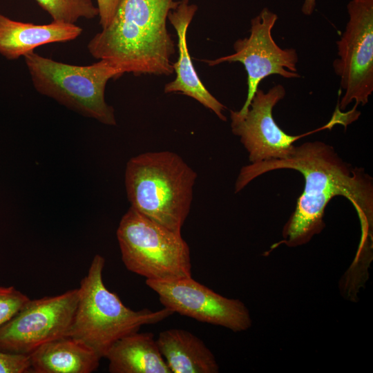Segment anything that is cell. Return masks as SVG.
Wrapping results in <instances>:
<instances>
[{
	"label": "cell",
	"instance_id": "obj_8",
	"mask_svg": "<svg viewBox=\"0 0 373 373\" xmlns=\"http://www.w3.org/2000/svg\"><path fill=\"white\" fill-rule=\"evenodd\" d=\"M278 15L267 8L251 20L250 35L238 39L233 44L234 53L213 60H205L209 66L223 62H240L247 74V95L239 111L244 115L258 88L260 83L268 76L278 75L284 78L300 77L296 64L298 56L292 48H282L273 39L271 31Z\"/></svg>",
	"mask_w": 373,
	"mask_h": 373
},
{
	"label": "cell",
	"instance_id": "obj_9",
	"mask_svg": "<svg viewBox=\"0 0 373 373\" xmlns=\"http://www.w3.org/2000/svg\"><path fill=\"white\" fill-rule=\"evenodd\" d=\"M78 288L55 296L30 300L0 328V350L28 355L44 343L69 336Z\"/></svg>",
	"mask_w": 373,
	"mask_h": 373
},
{
	"label": "cell",
	"instance_id": "obj_5",
	"mask_svg": "<svg viewBox=\"0 0 373 373\" xmlns=\"http://www.w3.org/2000/svg\"><path fill=\"white\" fill-rule=\"evenodd\" d=\"M34 88L38 93L78 113L111 126L116 125L114 108L105 101L111 79L124 75L100 59L87 66L66 64L32 52L24 57Z\"/></svg>",
	"mask_w": 373,
	"mask_h": 373
},
{
	"label": "cell",
	"instance_id": "obj_17",
	"mask_svg": "<svg viewBox=\"0 0 373 373\" xmlns=\"http://www.w3.org/2000/svg\"><path fill=\"white\" fill-rule=\"evenodd\" d=\"M53 21L75 23L80 18L91 19L99 15L91 0H35Z\"/></svg>",
	"mask_w": 373,
	"mask_h": 373
},
{
	"label": "cell",
	"instance_id": "obj_13",
	"mask_svg": "<svg viewBox=\"0 0 373 373\" xmlns=\"http://www.w3.org/2000/svg\"><path fill=\"white\" fill-rule=\"evenodd\" d=\"M82 28L75 23L52 21L35 24L15 21L0 13V54L17 59L41 46L67 42L81 35Z\"/></svg>",
	"mask_w": 373,
	"mask_h": 373
},
{
	"label": "cell",
	"instance_id": "obj_6",
	"mask_svg": "<svg viewBox=\"0 0 373 373\" xmlns=\"http://www.w3.org/2000/svg\"><path fill=\"white\" fill-rule=\"evenodd\" d=\"M117 238L122 260L130 271L152 280L192 276L190 250L181 232L162 226L132 207L119 222Z\"/></svg>",
	"mask_w": 373,
	"mask_h": 373
},
{
	"label": "cell",
	"instance_id": "obj_3",
	"mask_svg": "<svg viewBox=\"0 0 373 373\" xmlns=\"http://www.w3.org/2000/svg\"><path fill=\"white\" fill-rule=\"evenodd\" d=\"M196 173L177 153L146 152L131 158L125 170L133 209L177 232L189 213Z\"/></svg>",
	"mask_w": 373,
	"mask_h": 373
},
{
	"label": "cell",
	"instance_id": "obj_19",
	"mask_svg": "<svg viewBox=\"0 0 373 373\" xmlns=\"http://www.w3.org/2000/svg\"><path fill=\"white\" fill-rule=\"evenodd\" d=\"M31 372L29 356L0 350V373Z\"/></svg>",
	"mask_w": 373,
	"mask_h": 373
},
{
	"label": "cell",
	"instance_id": "obj_1",
	"mask_svg": "<svg viewBox=\"0 0 373 373\" xmlns=\"http://www.w3.org/2000/svg\"><path fill=\"white\" fill-rule=\"evenodd\" d=\"M289 169L299 171L305 187L296 209L283 230L282 243L288 247L308 242L325 227L326 206L337 195L354 206L361 227L360 249L372 239L373 181L362 168L344 162L334 148L323 142H307L295 146L289 157L251 163L243 166L235 184V192L244 189L257 177L271 171Z\"/></svg>",
	"mask_w": 373,
	"mask_h": 373
},
{
	"label": "cell",
	"instance_id": "obj_10",
	"mask_svg": "<svg viewBox=\"0 0 373 373\" xmlns=\"http://www.w3.org/2000/svg\"><path fill=\"white\" fill-rule=\"evenodd\" d=\"M146 284L173 313L233 332L245 331L251 325L249 311L240 300L224 297L192 276L166 281L146 280Z\"/></svg>",
	"mask_w": 373,
	"mask_h": 373
},
{
	"label": "cell",
	"instance_id": "obj_18",
	"mask_svg": "<svg viewBox=\"0 0 373 373\" xmlns=\"http://www.w3.org/2000/svg\"><path fill=\"white\" fill-rule=\"evenodd\" d=\"M30 300L13 286H0V328L9 322Z\"/></svg>",
	"mask_w": 373,
	"mask_h": 373
},
{
	"label": "cell",
	"instance_id": "obj_12",
	"mask_svg": "<svg viewBox=\"0 0 373 373\" xmlns=\"http://www.w3.org/2000/svg\"><path fill=\"white\" fill-rule=\"evenodd\" d=\"M197 10V6L181 1L177 8L168 15V19L177 32L178 58L173 64L176 77L165 85L164 92L182 93L212 111L221 120L227 121L223 114L226 107L202 83L189 55L186 32Z\"/></svg>",
	"mask_w": 373,
	"mask_h": 373
},
{
	"label": "cell",
	"instance_id": "obj_16",
	"mask_svg": "<svg viewBox=\"0 0 373 373\" xmlns=\"http://www.w3.org/2000/svg\"><path fill=\"white\" fill-rule=\"evenodd\" d=\"M111 373H172L151 332H134L116 341L106 353Z\"/></svg>",
	"mask_w": 373,
	"mask_h": 373
},
{
	"label": "cell",
	"instance_id": "obj_7",
	"mask_svg": "<svg viewBox=\"0 0 373 373\" xmlns=\"http://www.w3.org/2000/svg\"><path fill=\"white\" fill-rule=\"evenodd\" d=\"M347 10L349 19L333 62L344 90L341 109L353 102L354 108L365 105L373 92V0H351Z\"/></svg>",
	"mask_w": 373,
	"mask_h": 373
},
{
	"label": "cell",
	"instance_id": "obj_4",
	"mask_svg": "<svg viewBox=\"0 0 373 373\" xmlns=\"http://www.w3.org/2000/svg\"><path fill=\"white\" fill-rule=\"evenodd\" d=\"M104 265V258L96 254L88 274L81 280L68 336L90 347L101 358L120 338L138 332L144 325L159 323L174 314L165 307L157 311H135L126 307L105 286L102 277Z\"/></svg>",
	"mask_w": 373,
	"mask_h": 373
},
{
	"label": "cell",
	"instance_id": "obj_21",
	"mask_svg": "<svg viewBox=\"0 0 373 373\" xmlns=\"http://www.w3.org/2000/svg\"><path fill=\"white\" fill-rule=\"evenodd\" d=\"M316 0H304L302 6V12L306 16L311 15L316 8Z\"/></svg>",
	"mask_w": 373,
	"mask_h": 373
},
{
	"label": "cell",
	"instance_id": "obj_11",
	"mask_svg": "<svg viewBox=\"0 0 373 373\" xmlns=\"http://www.w3.org/2000/svg\"><path fill=\"white\" fill-rule=\"evenodd\" d=\"M285 95L281 84L274 86L266 93L258 88L244 115L230 111L231 131L240 137L251 163L287 158L295 149L294 142L309 133L288 135L275 122L273 108Z\"/></svg>",
	"mask_w": 373,
	"mask_h": 373
},
{
	"label": "cell",
	"instance_id": "obj_22",
	"mask_svg": "<svg viewBox=\"0 0 373 373\" xmlns=\"http://www.w3.org/2000/svg\"><path fill=\"white\" fill-rule=\"evenodd\" d=\"M182 1H184V2H186V3L189 2V0H182Z\"/></svg>",
	"mask_w": 373,
	"mask_h": 373
},
{
	"label": "cell",
	"instance_id": "obj_15",
	"mask_svg": "<svg viewBox=\"0 0 373 373\" xmlns=\"http://www.w3.org/2000/svg\"><path fill=\"white\" fill-rule=\"evenodd\" d=\"M156 343L172 373H217L211 351L193 334L171 329L159 334Z\"/></svg>",
	"mask_w": 373,
	"mask_h": 373
},
{
	"label": "cell",
	"instance_id": "obj_14",
	"mask_svg": "<svg viewBox=\"0 0 373 373\" xmlns=\"http://www.w3.org/2000/svg\"><path fill=\"white\" fill-rule=\"evenodd\" d=\"M31 372L90 373L102 358L90 347L70 336L57 338L28 354Z\"/></svg>",
	"mask_w": 373,
	"mask_h": 373
},
{
	"label": "cell",
	"instance_id": "obj_2",
	"mask_svg": "<svg viewBox=\"0 0 373 373\" xmlns=\"http://www.w3.org/2000/svg\"><path fill=\"white\" fill-rule=\"evenodd\" d=\"M174 0H120L110 23L97 32L87 48L123 74L166 75L173 73L171 57L175 43L166 28Z\"/></svg>",
	"mask_w": 373,
	"mask_h": 373
},
{
	"label": "cell",
	"instance_id": "obj_20",
	"mask_svg": "<svg viewBox=\"0 0 373 373\" xmlns=\"http://www.w3.org/2000/svg\"><path fill=\"white\" fill-rule=\"evenodd\" d=\"M120 0H97L102 28H105L113 17Z\"/></svg>",
	"mask_w": 373,
	"mask_h": 373
}]
</instances>
